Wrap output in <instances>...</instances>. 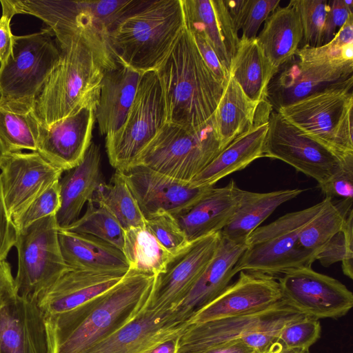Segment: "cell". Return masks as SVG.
Wrapping results in <instances>:
<instances>
[{"instance_id":"6da1fadb","label":"cell","mask_w":353,"mask_h":353,"mask_svg":"<svg viewBox=\"0 0 353 353\" xmlns=\"http://www.w3.org/2000/svg\"><path fill=\"white\" fill-rule=\"evenodd\" d=\"M155 275L129 269L121 281L97 297L82 317L57 321L45 317L49 353H84L148 307Z\"/></svg>"},{"instance_id":"7a4b0ae2","label":"cell","mask_w":353,"mask_h":353,"mask_svg":"<svg viewBox=\"0 0 353 353\" xmlns=\"http://www.w3.org/2000/svg\"><path fill=\"white\" fill-rule=\"evenodd\" d=\"M155 72L163 92L165 123L193 129L210 120L225 84L208 68L185 26Z\"/></svg>"},{"instance_id":"3957f363","label":"cell","mask_w":353,"mask_h":353,"mask_svg":"<svg viewBox=\"0 0 353 353\" xmlns=\"http://www.w3.org/2000/svg\"><path fill=\"white\" fill-rule=\"evenodd\" d=\"M60 52L59 62L34 108L39 123L46 128L85 106L96 110L105 71L93 46L80 30L60 47Z\"/></svg>"},{"instance_id":"277c9868","label":"cell","mask_w":353,"mask_h":353,"mask_svg":"<svg viewBox=\"0 0 353 353\" xmlns=\"http://www.w3.org/2000/svg\"><path fill=\"white\" fill-rule=\"evenodd\" d=\"M184 27L181 0H150L110 32L109 48L118 65L156 71Z\"/></svg>"},{"instance_id":"5b68a950","label":"cell","mask_w":353,"mask_h":353,"mask_svg":"<svg viewBox=\"0 0 353 353\" xmlns=\"http://www.w3.org/2000/svg\"><path fill=\"white\" fill-rule=\"evenodd\" d=\"M322 201L301 210L289 212L272 223L259 226L246 240V249L234 272L260 273L276 278L300 268L311 267L315 254L303 248L299 234L323 208Z\"/></svg>"},{"instance_id":"8992f818","label":"cell","mask_w":353,"mask_h":353,"mask_svg":"<svg viewBox=\"0 0 353 353\" xmlns=\"http://www.w3.org/2000/svg\"><path fill=\"white\" fill-rule=\"evenodd\" d=\"M353 77L276 110L341 160L353 156Z\"/></svg>"},{"instance_id":"52a82bcc","label":"cell","mask_w":353,"mask_h":353,"mask_svg":"<svg viewBox=\"0 0 353 353\" xmlns=\"http://www.w3.org/2000/svg\"><path fill=\"white\" fill-rule=\"evenodd\" d=\"M48 29L14 36L12 52L0 65V106L34 110L37 97L59 62L61 52Z\"/></svg>"},{"instance_id":"ba28073f","label":"cell","mask_w":353,"mask_h":353,"mask_svg":"<svg viewBox=\"0 0 353 353\" xmlns=\"http://www.w3.org/2000/svg\"><path fill=\"white\" fill-rule=\"evenodd\" d=\"M222 150L212 117L193 129L165 123L140 152L133 166H145L190 182Z\"/></svg>"},{"instance_id":"9c48e42d","label":"cell","mask_w":353,"mask_h":353,"mask_svg":"<svg viewBox=\"0 0 353 353\" xmlns=\"http://www.w3.org/2000/svg\"><path fill=\"white\" fill-rule=\"evenodd\" d=\"M165 123V103L155 71L142 74L133 103L121 127L105 136L110 165L125 172Z\"/></svg>"},{"instance_id":"30bf717a","label":"cell","mask_w":353,"mask_h":353,"mask_svg":"<svg viewBox=\"0 0 353 353\" xmlns=\"http://www.w3.org/2000/svg\"><path fill=\"white\" fill-rule=\"evenodd\" d=\"M56 214L44 217L17 232L18 270L14 278L18 294L36 300L65 270L58 238Z\"/></svg>"},{"instance_id":"8fae6325","label":"cell","mask_w":353,"mask_h":353,"mask_svg":"<svg viewBox=\"0 0 353 353\" xmlns=\"http://www.w3.org/2000/svg\"><path fill=\"white\" fill-rule=\"evenodd\" d=\"M264 156L281 160L322 184L340 168L342 161L325 146L304 134L272 110L268 119ZM344 160V159H343Z\"/></svg>"},{"instance_id":"7c38bea8","label":"cell","mask_w":353,"mask_h":353,"mask_svg":"<svg viewBox=\"0 0 353 353\" xmlns=\"http://www.w3.org/2000/svg\"><path fill=\"white\" fill-rule=\"evenodd\" d=\"M304 316L283 300L254 312L189 325L179 338L176 353H200L253 332L281 330Z\"/></svg>"},{"instance_id":"4fadbf2b","label":"cell","mask_w":353,"mask_h":353,"mask_svg":"<svg viewBox=\"0 0 353 353\" xmlns=\"http://www.w3.org/2000/svg\"><path fill=\"white\" fill-rule=\"evenodd\" d=\"M278 281L283 300L307 316L338 319L353 306V294L344 284L311 267L288 272Z\"/></svg>"},{"instance_id":"5bb4252c","label":"cell","mask_w":353,"mask_h":353,"mask_svg":"<svg viewBox=\"0 0 353 353\" xmlns=\"http://www.w3.org/2000/svg\"><path fill=\"white\" fill-rule=\"evenodd\" d=\"M221 232L192 241L168 262L155 276L148 309L159 314H172L213 257Z\"/></svg>"},{"instance_id":"9a60e30c","label":"cell","mask_w":353,"mask_h":353,"mask_svg":"<svg viewBox=\"0 0 353 353\" xmlns=\"http://www.w3.org/2000/svg\"><path fill=\"white\" fill-rule=\"evenodd\" d=\"M125 182L145 219L167 213H184L214 186H196L142 165L123 172Z\"/></svg>"},{"instance_id":"2e32d148","label":"cell","mask_w":353,"mask_h":353,"mask_svg":"<svg viewBox=\"0 0 353 353\" xmlns=\"http://www.w3.org/2000/svg\"><path fill=\"white\" fill-rule=\"evenodd\" d=\"M353 77V62L311 63L296 56L270 82L266 101L274 110Z\"/></svg>"},{"instance_id":"e0dca14e","label":"cell","mask_w":353,"mask_h":353,"mask_svg":"<svg viewBox=\"0 0 353 353\" xmlns=\"http://www.w3.org/2000/svg\"><path fill=\"white\" fill-rule=\"evenodd\" d=\"M276 279L260 273L239 272L238 279L194 314L187 321L188 324L243 315L275 305L283 300Z\"/></svg>"},{"instance_id":"ac0fdd59","label":"cell","mask_w":353,"mask_h":353,"mask_svg":"<svg viewBox=\"0 0 353 353\" xmlns=\"http://www.w3.org/2000/svg\"><path fill=\"white\" fill-rule=\"evenodd\" d=\"M62 173L37 152L9 154L0 170V181L10 217L59 181Z\"/></svg>"},{"instance_id":"d6986e66","label":"cell","mask_w":353,"mask_h":353,"mask_svg":"<svg viewBox=\"0 0 353 353\" xmlns=\"http://www.w3.org/2000/svg\"><path fill=\"white\" fill-rule=\"evenodd\" d=\"M95 108L85 106L46 128L40 124L37 152L63 172L78 165L91 144Z\"/></svg>"},{"instance_id":"ffe728a7","label":"cell","mask_w":353,"mask_h":353,"mask_svg":"<svg viewBox=\"0 0 353 353\" xmlns=\"http://www.w3.org/2000/svg\"><path fill=\"white\" fill-rule=\"evenodd\" d=\"M126 272L69 268L38 296L37 305L44 316L74 310L116 285Z\"/></svg>"},{"instance_id":"44dd1931","label":"cell","mask_w":353,"mask_h":353,"mask_svg":"<svg viewBox=\"0 0 353 353\" xmlns=\"http://www.w3.org/2000/svg\"><path fill=\"white\" fill-rule=\"evenodd\" d=\"M188 325L176 321L172 314H159L146 308L84 353H148L181 336Z\"/></svg>"},{"instance_id":"7402d4cb","label":"cell","mask_w":353,"mask_h":353,"mask_svg":"<svg viewBox=\"0 0 353 353\" xmlns=\"http://www.w3.org/2000/svg\"><path fill=\"white\" fill-rule=\"evenodd\" d=\"M0 353H49L44 316L36 300L15 293L0 305Z\"/></svg>"},{"instance_id":"603a6c76","label":"cell","mask_w":353,"mask_h":353,"mask_svg":"<svg viewBox=\"0 0 353 353\" xmlns=\"http://www.w3.org/2000/svg\"><path fill=\"white\" fill-rule=\"evenodd\" d=\"M246 247V242L230 240L221 233L213 257L172 314L176 321L187 322L230 285L236 274L234 269Z\"/></svg>"},{"instance_id":"cb8c5ba5","label":"cell","mask_w":353,"mask_h":353,"mask_svg":"<svg viewBox=\"0 0 353 353\" xmlns=\"http://www.w3.org/2000/svg\"><path fill=\"white\" fill-rule=\"evenodd\" d=\"M185 26L203 34L230 74L239 39L225 0H181Z\"/></svg>"},{"instance_id":"d4e9b609","label":"cell","mask_w":353,"mask_h":353,"mask_svg":"<svg viewBox=\"0 0 353 353\" xmlns=\"http://www.w3.org/2000/svg\"><path fill=\"white\" fill-rule=\"evenodd\" d=\"M243 190L232 179L213 188L190 209L175 216L188 242L221 232L234 216Z\"/></svg>"},{"instance_id":"484cf974","label":"cell","mask_w":353,"mask_h":353,"mask_svg":"<svg viewBox=\"0 0 353 353\" xmlns=\"http://www.w3.org/2000/svg\"><path fill=\"white\" fill-rule=\"evenodd\" d=\"M105 183L100 148L92 142L83 161L59 181L61 206L55 215L59 230L66 228L79 218L85 203Z\"/></svg>"},{"instance_id":"4316f807","label":"cell","mask_w":353,"mask_h":353,"mask_svg":"<svg viewBox=\"0 0 353 353\" xmlns=\"http://www.w3.org/2000/svg\"><path fill=\"white\" fill-rule=\"evenodd\" d=\"M270 113L259 116L254 125L228 145L190 183L196 186H214L220 179L245 168L264 157V145Z\"/></svg>"},{"instance_id":"83f0119b","label":"cell","mask_w":353,"mask_h":353,"mask_svg":"<svg viewBox=\"0 0 353 353\" xmlns=\"http://www.w3.org/2000/svg\"><path fill=\"white\" fill-rule=\"evenodd\" d=\"M142 74L125 65L105 70L95 110L99 130L108 135L125 122L136 95Z\"/></svg>"},{"instance_id":"f1b7e54d","label":"cell","mask_w":353,"mask_h":353,"mask_svg":"<svg viewBox=\"0 0 353 353\" xmlns=\"http://www.w3.org/2000/svg\"><path fill=\"white\" fill-rule=\"evenodd\" d=\"M61 252L69 268L128 272L129 263L120 249L90 234L58 231Z\"/></svg>"},{"instance_id":"f546056e","label":"cell","mask_w":353,"mask_h":353,"mask_svg":"<svg viewBox=\"0 0 353 353\" xmlns=\"http://www.w3.org/2000/svg\"><path fill=\"white\" fill-rule=\"evenodd\" d=\"M256 39L276 71L295 56L301 46L303 28L299 12L291 1L269 15Z\"/></svg>"},{"instance_id":"4dcf8cb0","label":"cell","mask_w":353,"mask_h":353,"mask_svg":"<svg viewBox=\"0 0 353 353\" xmlns=\"http://www.w3.org/2000/svg\"><path fill=\"white\" fill-rule=\"evenodd\" d=\"M304 191L295 188L262 193L243 190L234 216L221 233L230 240L246 242L250 234L279 206Z\"/></svg>"},{"instance_id":"1f68e13d","label":"cell","mask_w":353,"mask_h":353,"mask_svg":"<svg viewBox=\"0 0 353 353\" xmlns=\"http://www.w3.org/2000/svg\"><path fill=\"white\" fill-rule=\"evenodd\" d=\"M261 104L247 97L240 85L229 76L212 116L223 149L254 125Z\"/></svg>"},{"instance_id":"d6a6232c","label":"cell","mask_w":353,"mask_h":353,"mask_svg":"<svg viewBox=\"0 0 353 353\" xmlns=\"http://www.w3.org/2000/svg\"><path fill=\"white\" fill-rule=\"evenodd\" d=\"M277 71L272 66L256 39L241 37L231 61L230 76L251 100L266 101L270 81Z\"/></svg>"},{"instance_id":"836d02e7","label":"cell","mask_w":353,"mask_h":353,"mask_svg":"<svg viewBox=\"0 0 353 353\" xmlns=\"http://www.w3.org/2000/svg\"><path fill=\"white\" fill-rule=\"evenodd\" d=\"M91 200L108 210L124 230L145 227V218L122 172L116 170L110 182L101 185Z\"/></svg>"},{"instance_id":"e575fe53","label":"cell","mask_w":353,"mask_h":353,"mask_svg":"<svg viewBox=\"0 0 353 353\" xmlns=\"http://www.w3.org/2000/svg\"><path fill=\"white\" fill-rule=\"evenodd\" d=\"M130 269L155 275L164 271L172 257L146 229L132 228L125 230L122 250Z\"/></svg>"},{"instance_id":"d590c367","label":"cell","mask_w":353,"mask_h":353,"mask_svg":"<svg viewBox=\"0 0 353 353\" xmlns=\"http://www.w3.org/2000/svg\"><path fill=\"white\" fill-rule=\"evenodd\" d=\"M326 202L319 212L301 230L299 243L305 250L314 253L343 227L352 210L353 199H339L325 197Z\"/></svg>"},{"instance_id":"8d00e7d4","label":"cell","mask_w":353,"mask_h":353,"mask_svg":"<svg viewBox=\"0 0 353 353\" xmlns=\"http://www.w3.org/2000/svg\"><path fill=\"white\" fill-rule=\"evenodd\" d=\"M39 127L34 110L21 112L0 106V141L8 154L37 152Z\"/></svg>"},{"instance_id":"74e56055","label":"cell","mask_w":353,"mask_h":353,"mask_svg":"<svg viewBox=\"0 0 353 353\" xmlns=\"http://www.w3.org/2000/svg\"><path fill=\"white\" fill-rule=\"evenodd\" d=\"M64 230L92 235L123 250L125 230L108 210L92 200L83 215Z\"/></svg>"},{"instance_id":"f35d334b","label":"cell","mask_w":353,"mask_h":353,"mask_svg":"<svg viewBox=\"0 0 353 353\" xmlns=\"http://www.w3.org/2000/svg\"><path fill=\"white\" fill-rule=\"evenodd\" d=\"M295 56L302 62L311 63L353 62V16L331 41L319 47L302 46Z\"/></svg>"},{"instance_id":"ab89813d","label":"cell","mask_w":353,"mask_h":353,"mask_svg":"<svg viewBox=\"0 0 353 353\" xmlns=\"http://www.w3.org/2000/svg\"><path fill=\"white\" fill-rule=\"evenodd\" d=\"M150 1V0L84 1L92 23L108 46L110 32L122 20L143 8Z\"/></svg>"},{"instance_id":"60d3db41","label":"cell","mask_w":353,"mask_h":353,"mask_svg":"<svg viewBox=\"0 0 353 353\" xmlns=\"http://www.w3.org/2000/svg\"><path fill=\"white\" fill-rule=\"evenodd\" d=\"M234 28L242 32L241 37L256 38L261 24L279 6L280 0L225 1Z\"/></svg>"},{"instance_id":"b9f144b4","label":"cell","mask_w":353,"mask_h":353,"mask_svg":"<svg viewBox=\"0 0 353 353\" xmlns=\"http://www.w3.org/2000/svg\"><path fill=\"white\" fill-rule=\"evenodd\" d=\"M314 258L325 268L341 262L343 274L353 279V209L342 228L317 251Z\"/></svg>"},{"instance_id":"7bdbcfd3","label":"cell","mask_w":353,"mask_h":353,"mask_svg":"<svg viewBox=\"0 0 353 353\" xmlns=\"http://www.w3.org/2000/svg\"><path fill=\"white\" fill-rule=\"evenodd\" d=\"M319 319L304 316L286 323L281 330L275 343L284 350L307 353L320 338Z\"/></svg>"},{"instance_id":"ee69618b","label":"cell","mask_w":353,"mask_h":353,"mask_svg":"<svg viewBox=\"0 0 353 353\" xmlns=\"http://www.w3.org/2000/svg\"><path fill=\"white\" fill-rule=\"evenodd\" d=\"M290 1L296 8L301 21L303 40L301 47L322 46L327 1L292 0Z\"/></svg>"},{"instance_id":"f6af8a7d","label":"cell","mask_w":353,"mask_h":353,"mask_svg":"<svg viewBox=\"0 0 353 353\" xmlns=\"http://www.w3.org/2000/svg\"><path fill=\"white\" fill-rule=\"evenodd\" d=\"M61 206L59 181L35 197L23 209L12 216L17 232L51 214H56Z\"/></svg>"},{"instance_id":"bcb514c9","label":"cell","mask_w":353,"mask_h":353,"mask_svg":"<svg viewBox=\"0 0 353 353\" xmlns=\"http://www.w3.org/2000/svg\"><path fill=\"white\" fill-rule=\"evenodd\" d=\"M145 227L170 254H176L188 242L175 217L162 213L145 220Z\"/></svg>"},{"instance_id":"7dc6e473","label":"cell","mask_w":353,"mask_h":353,"mask_svg":"<svg viewBox=\"0 0 353 353\" xmlns=\"http://www.w3.org/2000/svg\"><path fill=\"white\" fill-rule=\"evenodd\" d=\"M319 187L325 197L353 199V156L343 160L339 169Z\"/></svg>"},{"instance_id":"c3c4849f","label":"cell","mask_w":353,"mask_h":353,"mask_svg":"<svg viewBox=\"0 0 353 353\" xmlns=\"http://www.w3.org/2000/svg\"><path fill=\"white\" fill-rule=\"evenodd\" d=\"M353 16V8L344 0L327 1V10L323 31V45L331 41L347 19Z\"/></svg>"},{"instance_id":"681fc988","label":"cell","mask_w":353,"mask_h":353,"mask_svg":"<svg viewBox=\"0 0 353 353\" xmlns=\"http://www.w3.org/2000/svg\"><path fill=\"white\" fill-rule=\"evenodd\" d=\"M203 59L212 73L223 83H226L230 74L223 68L217 54L203 33L196 30H189Z\"/></svg>"},{"instance_id":"f907efd6","label":"cell","mask_w":353,"mask_h":353,"mask_svg":"<svg viewBox=\"0 0 353 353\" xmlns=\"http://www.w3.org/2000/svg\"><path fill=\"white\" fill-rule=\"evenodd\" d=\"M2 14L0 17V65L3 64L12 52L14 35L10 22L16 15L10 0H0Z\"/></svg>"},{"instance_id":"816d5d0a","label":"cell","mask_w":353,"mask_h":353,"mask_svg":"<svg viewBox=\"0 0 353 353\" xmlns=\"http://www.w3.org/2000/svg\"><path fill=\"white\" fill-rule=\"evenodd\" d=\"M17 236V230L6 210L0 181V261L6 259L14 246Z\"/></svg>"},{"instance_id":"f5cc1de1","label":"cell","mask_w":353,"mask_h":353,"mask_svg":"<svg viewBox=\"0 0 353 353\" xmlns=\"http://www.w3.org/2000/svg\"><path fill=\"white\" fill-rule=\"evenodd\" d=\"M200 353H259L245 344L241 339L221 343Z\"/></svg>"},{"instance_id":"db71d44e","label":"cell","mask_w":353,"mask_h":353,"mask_svg":"<svg viewBox=\"0 0 353 353\" xmlns=\"http://www.w3.org/2000/svg\"><path fill=\"white\" fill-rule=\"evenodd\" d=\"M179 336L159 344L148 353H176Z\"/></svg>"},{"instance_id":"11a10c76","label":"cell","mask_w":353,"mask_h":353,"mask_svg":"<svg viewBox=\"0 0 353 353\" xmlns=\"http://www.w3.org/2000/svg\"><path fill=\"white\" fill-rule=\"evenodd\" d=\"M264 353H302L295 351L284 350L275 343Z\"/></svg>"},{"instance_id":"9f6ffc18","label":"cell","mask_w":353,"mask_h":353,"mask_svg":"<svg viewBox=\"0 0 353 353\" xmlns=\"http://www.w3.org/2000/svg\"><path fill=\"white\" fill-rule=\"evenodd\" d=\"M8 154L0 141V170Z\"/></svg>"}]
</instances>
